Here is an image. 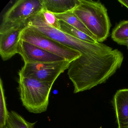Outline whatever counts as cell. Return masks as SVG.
<instances>
[{
	"instance_id": "obj_18",
	"label": "cell",
	"mask_w": 128,
	"mask_h": 128,
	"mask_svg": "<svg viewBox=\"0 0 128 128\" xmlns=\"http://www.w3.org/2000/svg\"><path fill=\"white\" fill-rule=\"evenodd\" d=\"M127 48H128V44L127 45Z\"/></svg>"
},
{
	"instance_id": "obj_14",
	"label": "cell",
	"mask_w": 128,
	"mask_h": 128,
	"mask_svg": "<svg viewBox=\"0 0 128 128\" xmlns=\"http://www.w3.org/2000/svg\"><path fill=\"white\" fill-rule=\"evenodd\" d=\"M60 30L63 32L87 42L95 43L98 42L96 40L64 22L60 20Z\"/></svg>"
},
{
	"instance_id": "obj_20",
	"label": "cell",
	"mask_w": 128,
	"mask_h": 128,
	"mask_svg": "<svg viewBox=\"0 0 128 128\" xmlns=\"http://www.w3.org/2000/svg\"></svg>"
},
{
	"instance_id": "obj_19",
	"label": "cell",
	"mask_w": 128,
	"mask_h": 128,
	"mask_svg": "<svg viewBox=\"0 0 128 128\" xmlns=\"http://www.w3.org/2000/svg\"><path fill=\"white\" fill-rule=\"evenodd\" d=\"M100 128H102V126H101V127H100Z\"/></svg>"
},
{
	"instance_id": "obj_7",
	"label": "cell",
	"mask_w": 128,
	"mask_h": 128,
	"mask_svg": "<svg viewBox=\"0 0 128 128\" xmlns=\"http://www.w3.org/2000/svg\"><path fill=\"white\" fill-rule=\"evenodd\" d=\"M18 54L22 57L24 64L54 62L66 60L60 56L22 40H20L19 42Z\"/></svg>"
},
{
	"instance_id": "obj_4",
	"label": "cell",
	"mask_w": 128,
	"mask_h": 128,
	"mask_svg": "<svg viewBox=\"0 0 128 128\" xmlns=\"http://www.w3.org/2000/svg\"><path fill=\"white\" fill-rule=\"evenodd\" d=\"M20 40L33 44L71 62L82 55L78 50L48 37L30 26H26L22 30Z\"/></svg>"
},
{
	"instance_id": "obj_10",
	"label": "cell",
	"mask_w": 128,
	"mask_h": 128,
	"mask_svg": "<svg viewBox=\"0 0 128 128\" xmlns=\"http://www.w3.org/2000/svg\"><path fill=\"white\" fill-rule=\"evenodd\" d=\"M43 8L54 14L72 12L79 5L80 0H42Z\"/></svg>"
},
{
	"instance_id": "obj_8",
	"label": "cell",
	"mask_w": 128,
	"mask_h": 128,
	"mask_svg": "<svg viewBox=\"0 0 128 128\" xmlns=\"http://www.w3.org/2000/svg\"><path fill=\"white\" fill-rule=\"evenodd\" d=\"M26 26L12 27L0 31V55L4 60L18 54L21 33Z\"/></svg>"
},
{
	"instance_id": "obj_16",
	"label": "cell",
	"mask_w": 128,
	"mask_h": 128,
	"mask_svg": "<svg viewBox=\"0 0 128 128\" xmlns=\"http://www.w3.org/2000/svg\"><path fill=\"white\" fill-rule=\"evenodd\" d=\"M44 18L47 24L53 28L60 30V20L56 18L54 14L43 8L42 10Z\"/></svg>"
},
{
	"instance_id": "obj_15",
	"label": "cell",
	"mask_w": 128,
	"mask_h": 128,
	"mask_svg": "<svg viewBox=\"0 0 128 128\" xmlns=\"http://www.w3.org/2000/svg\"><path fill=\"white\" fill-rule=\"evenodd\" d=\"M0 128H4L6 124L9 112L6 108V98L4 94L2 81L0 78Z\"/></svg>"
},
{
	"instance_id": "obj_2",
	"label": "cell",
	"mask_w": 128,
	"mask_h": 128,
	"mask_svg": "<svg viewBox=\"0 0 128 128\" xmlns=\"http://www.w3.org/2000/svg\"><path fill=\"white\" fill-rule=\"evenodd\" d=\"M26 24V26L32 27L48 37L78 50L82 54L101 53L113 50L103 43L84 42L52 27L45 20L42 11L30 18Z\"/></svg>"
},
{
	"instance_id": "obj_12",
	"label": "cell",
	"mask_w": 128,
	"mask_h": 128,
	"mask_svg": "<svg viewBox=\"0 0 128 128\" xmlns=\"http://www.w3.org/2000/svg\"><path fill=\"white\" fill-rule=\"evenodd\" d=\"M36 122H30L14 111L8 113L4 128H34Z\"/></svg>"
},
{
	"instance_id": "obj_11",
	"label": "cell",
	"mask_w": 128,
	"mask_h": 128,
	"mask_svg": "<svg viewBox=\"0 0 128 128\" xmlns=\"http://www.w3.org/2000/svg\"><path fill=\"white\" fill-rule=\"evenodd\" d=\"M54 14L59 20L62 21L66 22L97 41L95 36L88 30L85 25L72 12H68L63 14Z\"/></svg>"
},
{
	"instance_id": "obj_3",
	"label": "cell",
	"mask_w": 128,
	"mask_h": 128,
	"mask_svg": "<svg viewBox=\"0 0 128 128\" xmlns=\"http://www.w3.org/2000/svg\"><path fill=\"white\" fill-rule=\"evenodd\" d=\"M19 76L18 90L23 105L31 113L40 114L46 111L53 84L33 78Z\"/></svg>"
},
{
	"instance_id": "obj_5",
	"label": "cell",
	"mask_w": 128,
	"mask_h": 128,
	"mask_svg": "<svg viewBox=\"0 0 128 128\" xmlns=\"http://www.w3.org/2000/svg\"><path fill=\"white\" fill-rule=\"evenodd\" d=\"M42 0H19L4 14L0 31L26 24L30 18L43 9Z\"/></svg>"
},
{
	"instance_id": "obj_17",
	"label": "cell",
	"mask_w": 128,
	"mask_h": 128,
	"mask_svg": "<svg viewBox=\"0 0 128 128\" xmlns=\"http://www.w3.org/2000/svg\"><path fill=\"white\" fill-rule=\"evenodd\" d=\"M118 2L121 4L123 6H126L128 9V0H119Z\"/></svg>"
},
{
	"instance_id": "obj_1",
	"label": "cell",
	"mask_w": 128,
	"mask_h": 128,
	"mask_svg": "<svg viewBox=\"0 0 128 128\" xmlns=\"http://www.w3.org/2000/svg\"><path fill=\"white\" fill-rule=\"evenodd\" d=\"M72 12L102 43L107 39L111 26L107 10L99 1L80 0Z\"/></svg>"
},
{
	"instance_id": "obj_6",
	"label": "cell",
	"mask_w": 128,
	"mask_h": 128,
	"mask_svg": "<svg viewBox=\"0 0 128 128\" xmlns=\"http://www.w3.org/2000/svg\"><path fill=\"white\" fill-rule=\"evenodd\" d=\"M71 63L64 60L54 62L24 64L18 74L54 84L58 77L68 69Z\"/></svg>"
},
{
	"instance_id": "obj_9",
	"label": "cell",
	"mask_w": 128,
	"mask_h": 128,
	"mask_svg": "<svg viewBox=\"0 0 128 128\" xmlns=\"http://www.w3.org/2000/svg\"><path fill=\"white\" fill-rule=\"evenodd\" d=\"M112 104L118 128H128V88L116 91L113 97Z\"/></svg>"
},
{
	"instance_id": "obj_13",
	"label": "cell",
	"mask_w": 128,
	"mask_h": 128,
	"mask_svg": "<svg viewBox=\"0 0 128 128\" xmlns=\"http://www.w3.org/2000/svg\"><path fill=\"white\" fill-rule=\"evenodd\" d=\"M111 37L118 44L127 46L128 44V20L120 22L113 30Z\"/></svg>"
}]
</instances>
